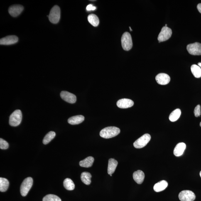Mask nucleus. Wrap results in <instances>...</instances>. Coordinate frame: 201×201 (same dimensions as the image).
<instances>
[{
    "label": "nucleus",
    "instance_id": "obj_19",
    "mask_svg": "<svg viewBox=\"0 0 201 201\" xmlns=\"http://www.w3.org/2000/svg\"><path fill=\"white\" fill-rule=\"evenodd\" d=\"M168 185V182L166 181L162 180L155 185L153 189L156 192H162L167 188Z\"/></svg>",
    "mask_w": 201,
    "mask_h": 201
},
{
    "label": "nucleus",
    "instance_id": "obj_20",
    "mask_svg": "<svg viewBox=\"0 0 201 201\" xmlns=\"http://www.w3.org/2000/svg\"><path fill=\"white\" fill-rule=\"evenodd\" d=\"M94 159L93 157L89 156L83 160L79 163V165L81 167L89 168L92 166L94 163Z\"/></svg>",
    "mask_w": 201,
    "mask_h": 201
},
{
    "label": "nucleus",
    "instance_id": "obj_10",
    "mask_svg": "<svg viewBox=\"0 0 201 201\" xmlns=\"http://www.w3.org/2000/svg\"><path fill=\"white\" fill-rule=\"evenodd\" d=\"M60 95L63 100L69 103H75L77 101V97L75 95L67 92V91H62L60 93Z\"/></svg>",
    "mask_w": 201,
    "mask_h": 201
},
{
    "label": "nucleus",
    "instance_id": "obj_32",
    "mask_svg": "<svg viewBox=\"0 0 201 201\" xmlns=\"http://www.w3.org/2000/svg\"><path fill=\"white\" fill-rule=\"evenodd\" d=\"M197 8L199 11L201 13V3H199L197 6Z\"/></svg>",
    "mask_w": 201,
    "mask_h": 201
},
{
    "label": "nucleus",
    "instance_id": "obj_7",
    "mask_svg": "<svg viewBox=\"0 0 201 201\" xmlns=\"http://www.w3.org/2000/svg\"><path fill=\"white\" fill-rule=\"evenodd\" d=\"M172 34L171 29L167 27H163L158 35V40L159 43L167 41L170 38Z\"/></svg>",
    "mask_w": 201,
    "mask_h": 201
},
{
    "label": "nucleus",
    "instance_id": "obj_2",
    "mask_svg": "<svg viewBox=\"0 0 201 201\" xmlns=\"http://www.w3.org/2000/svg\"><path fill=\"white\" fill-rule=\"evenodd\" d=\"M22 120V114L21 110L17 109L10 116L9 124L13 127L17 126L21 123Z\"/></svg>",
    "mask_w": 201,
    "mask_h": 201
},
{
    "label": "nucleus",
    "instance_id": "obj_35",
    "mask_svg": "<svg viewBox=\"0 0 201 201\" xmlns=\"http://www.w3.org/2000/svg\"><path fill=\"white\" fill-rule=\"evenodd\" d=\"M200 177H201V171L200 172Z\"/></svg>",
    "mask_w": 201,
    "mask_h": 201
},
{
    "label": "nucleus",
    "instance_id": "obj_31",
    "mask_svg": "<svg viewBox=\"0 0 201 201\" xmlns=\"http://www.w3.org/2000/svg\"><path fill=\"white\" fill-rule=\"evenodd\" d=\"M96 9L95 7L93 6L92 5L89 4L87 7V11H91V10H95Z\"/></svg>",
    "mask_w": 201,
    "mask_h": 201
},
{
    "label": "nucleus",
    "instance_id": "obj_25",
    "mask_svg": "<svg viewBox=\"0 0 201 201\" xmlns=\"http://www.w3.org/2000/svg\"><path fill=\"white\" fill-rule=\"evenodd\" d=\"M64 187L68 190H73L75 188V185L72 180L69 178L65 179L63 182Z\"/></svg>",
    "mask_w": 201,
    "mask_h": 201
},
{
    "label": "nucleus",
    "instance_id": "obj_26",
    "mask_svg": "<svg viewBox=\"0 0 201 201\" xmlns=\"http://www.w3.org/2000/svg\"><path fill=\"white\" fill-rule=\"evenodd\" d=\"M191 70L192 74L196 78H200L201 77V69L196 65H193L191 67Z\"/></svg>",
    "mask_w": 201,
    "mask_h": 201
},
{
    "label": "nucleus",
    "instance_id": "obj_30",
    "mask_svg": "<svg viewBox=\"0 0 201 201\" xmlns=\"http://www.w3.org/2000/svg\"><path fill=\"white\" fill-rule=\"evenodd\" d=\"M194 114L196 117H198L201 115V107L200 105L196 106L194 110Z\"/></svg>",
    "mask_w": 201,
    "mask_h": 201
},
{
    "label": "nucleus",
    "instance_id": "obj_21",
    "mask_svg": "<svg viewBox=\"0 0 201 201\" xmlns=\"http://www.w3.org/2000/svg\"><path fill=\"white\" fill-rule=\"evenodd\" d=\"M91 178H92V175L88 172H83L81 175V180L82 182L86 185H90L91 182Z\"/></svg>",
    "mask_w": 201,
    "mask_h": 201
},
{
    "label": "nucleus",
    "instance_id": "obj_27",
    "mask_svg": "<svg viewBox=\"0 0 201 201\" xmlns=\"http://www.w3.org/2000/svg\"><path fill=\"white\" fill-rule=\"evenodd\" d=\"M56 136V133L53 131H50L45 135L43 140L44 144L46 145L50 142L52 140L55 138Z\"/></svg>",
    "mask_w": 201,
    "mask_h": 201
},
{
    "label": "nucleus",
    "instance_id": "obj_23",
    "mask_svg": "<svg viewBox=\"0 0 201 201\" xmlns=\"http://www.w3.org/2000/svg\"><path fill=\"white\" fill-rule=\"evenodd\" d=\"M9 186V182L5 178H0V191L4 192L6 191Z\"/></svg>",
    "mask_w": 201,
    "mask_h": 201
},
{
    "label": "nucleus",
    "instance_id": "obj_37",
    "mask_svg": "<svg viewBox=\"0 0 201 201\" xmlns=\"http://www.w3.org/2000/svg\"><path fill=\"white\" fill-rule=\"evenodd\" d=\"M200 126L201 127V122L200 123Z\"/></svg>",
    "mask_w": 201,
    "mask_h": 201
},
{
    "label": "nucleus",
    "instance_id": "obj_28",
    "mask_svg": "<svg viewBox=\"0 0 201 201\" xmlns=\"http://www.w3.org/2000/svg\"><path fill=\"white\" fill-rule=\"evenodd\" d=\"M43 201H62V200L57 196L50 194L45 196L43 198Z\"/></svg>",
    "mask_w": 201,
    "mask_h": 201
},
{
    "label": "nucleus",
    "instance_id": "obj_1",
    "mask_svg": "<svg viewBox=\"0 0 201 201\" xmlns=\"http://www.w3.org/2000/svg\"><path fill=\"white\" fill-rule=\"evenodd\" d=\"M120 130L116 127H108L101 130L100 136L105 138H109L114 137L119 134Z\"/></svg>",
    "mask_w": 201,
    "mask_h": 201
},
{
    "label": "nucleus",
    "instance_id": "obj_13",
    "mask_svg": "<svg viewBox=\"0 0 201 201\" xmlns=\"http://www.w3.org/2000/svg\"><path fill=\"white\" fill-rule=\"evenodd\" d=\"M18 38L16 35H9L1 38L0 40L1 45H9L14 44L18 42Z\"/></svg>",
    "mask_w": 201,
    "mask_h": 201
},
{
    "label": "nucleus",
    "instance_id": "obj_3",
    "mask_svg": "<svg viewBox=\"0 0 201 201\" xmlns=\"http://www.w3.org/2000/svg\"><path fill=\"white\" fill-rule=\"evenodd\" d=\"M121 45L123 49L129 51L132 48L133 42L131 35L128 32L123 34L121 39Z\"/></svg>",
    "mask_w": 201,
    "mask_h": 201
},
{
    "label": "nucleus",
    "instance_id": "obj_33",
    "mask_svg": "<svg viewBox=\"0 0 201 201\" xmlns=\"http://www.w3.org/2000/svg\"><path fill=\"white\" fill-rule=\"evenodd\" d=\"M198 64L199 66H200L201 67V63H199Z\"/></svg>",
    "mask_w": 201,
    "mask_h": 201
},
{
    "label": "nucleus",
    "instance_id": "obj_18",
    "mask_svg": "<svg viewBox=\"0 0 201 201\" xmlns=\"http://www.w3.org/2000/svg\"><path fill=\"white\" fill-rule=\"evenodd\" d=\"M85 117L82 115H77L72 117L68 120L69 124L71 125H77L80 124L84 120Z\"/></svg>",
    "mask_w": 201,
    "mask_h": 201
},
{
    "label": "nucleus",
    "instance_id": "obj_15",
    "mask_svg": "<svg viewBox=\"0 0 201 201\" xmlns=\"http://www.w3.org/2000/svg\"><path fill=\"white\" fill-rule=\"evenodd\" d=\"M185 143L181 142L178 143L174 150V154L176 156H180L183 154L186 148Z\"/></svg>",
    "mask_w": 201,
    "mask_h": 201
},
{
    "label": "nucleus",
    "instance_id": "obj_16",
    "mask_svg": "<svg viewBox=\"0 0 201 201\" xmlns=\"http://www.w3.org/2000/svg\"><path fill=\"white\" fill-rule=\"evenodd\" d=\"M145 177V174L141 170H138L135 172L133 174V179L139 185L143 183Z\"/></svg>",
    "mask_w": 201,
    "mask_h": 201
},
{
    "label": "nucleus",
    "instance_id": "obj_4",
    "mask_svg": "<svg viewBox=\"0 0 201 201\" xmlns=\"http://www.w3.org/2000/svg\"><path fill=\"white\" fill-rule=\"evenodd\" d=\"M33 185V179L28 177L23 181L20 187V192L23 197L26 196Z\"/></svg>",
    "mask_w": 201,
    "mask_h": 201
},
{
    "label": "nucleus",
    "instance_id": "obj_29",
    "mask_svg": "<svg viewBox=\"0 0 201 201\" xmlns=\"http://www.w3.org/2000/svg\"><path fill=\"white\" fill-rule=\"evenodd\" d=\"M9 147L8 143L2 138H0V148L2 149H6Z\"/></svg>",
    "mask_w": 201,
    "mask_h": 201
},
{
    "label": "nucleus",
    "instance_id": "obj_5",
    "mask_svg": "<svg viewBox=\"0 0 201 201\" xmlns=\"http://www.w3.org/2000/svg\"><path fill=\"white\" fill-rule=\"evenodd\" d=\"M60 18V9L58 6L55 5L52 8L49 15V21L52 23H57L59 21Z\"/></svg>",
    "mask_w": 201,
    "mask_h": 201
},
{
    "label": "nucleus",
    "instance_id": "obj_24",
    "mask_svg": "<svg viewBox=\"0 0 201 201\" xmlns=\"http://www.w3.org/2000/svg\"><path fill=\"white\" fill-rule=\"evenodd\" d=\"M88 20L89 22L94 27H97L99 24V18L96 15L94 14L89 15L88 17Z\"/></svg>",
    "mask_w": 201,
    "mask_h": 201
},
{
    "label": "nucleus",
    "instance_id": "obj_9",
    "mask_svg": "<svg viewBox=\"0 0 201 201\" xmlns=\"http://www.w3.org/2000/svg\"><path fill=\"white\" fill-rule=\"evenodd\" d=\"M187 49L192 55H201V44L197 42L187 45Z\"/></svg>",
    "mask_w": 201,
    "mask_h": 201
},
{
    "label": "nucleus",
    "instance_id": "obj_6",
    "mask_svg": "<svg viewBox=\"0 0 201 201\" xmlns=\"http://www.w3.org/2000/svg\"><path fill=\"white\" fill-rule=\"evenodd\" d=\"M151 139V136L149 134L146 133L141 138H138L133 143V145L135 148L140 149L144 147L149 142Z\"/></svg>",
    "mask_w": 201,
    "mask_h": 201
},
{
    "label": "nucleus",
    "instance_id": "obj_17",
    "mask_svg": "<svg viewBox=\"0 0 201 201\" xmlns=\"http://www.w3.org/2000/svg\"><path fill=\"white\" fill-rule=\"evenodd\" d=\"M118 162L114 159L111 158L109 160L108 167V173L109 175H112L115 171Z\"/></svg>",
    "mask_w": 201,
    "mask_h": 201
},
{
    "label": "nucleus",
    "instance_id": "obj_8",
    "mask_svg": "<svg viewBox=\"0 0 201 201\" xmlns=\"http://www.w3.org/2000/svg\"><path fill=\"white\" fill-rule=\"evenodd\" d=\"M178 197L181 201H194L196 199L195 193L192 191H182L179 194Z\"/></svg>",
    "mask_w": 201,
    "mask_h": 201
},
{
    "label": "nucleus",
    "instance_id": "obj_22",
    "mask_svg": "<svg viewBox=\"0 0 201 201\" xmlns=\"http://www.w3.org/2000/svg\"><path fill=\"white\" fill-rule=\"evenodd\" d=\"M181 111L180 109H175L173 111L169 116V120L172 122H175L179 119L181 115Z\"/></svg>",
    "mask_w": 201,
    "mask_h": 201
},
{
    "label": "nucleus",
    "instance_id": "obj_11",
    "mask_svg": "<svg viewBox=\"0 0 201 201\" xmlns=\"http://www.w3.org/2000/svg\"><path fill=\"white\" fill-rule=\"evenodd\" d=\"M23 10V7L20 5H14L10 7L8 9V12L11 16H18L21 14Z\"/></svg>",
    "mask_w": 201,
    "mask_h": 201
},
{
    "label": "nucleus",
    "instance_id": "obj_38",
    "mask_svg": "<svg viewBox=\"0 0 201 201\" xmlns=\"http://www.w3.org/2000/svg\"><path fill=\"white\" fill-rule=\"evenodd\" d=\"M110 175L111 177L112 176V175Z\"/></svg>",
    "mask_w": 201,
    "mask_h": 201
},
{
    "label": "nucleus",
    "instance_id": "obj_34",
    "mask_svg": "<svg viewBox=\"0 0 201 201\" xmlns=\"http://www.w3.org/2000/svg\"><path fill=\"white\" fill-rule=\"evenodd\" d=\"M129 28H130V30H131V31H132V30H131V27H129Z\"/></svg>",
    "mask_w": 201,
    "mask_h": 201
},
{
    "label": "nucleus",
    "instance_id": "obj_36",
    "mask_svg": "<svg viewBox=\"0 0 201 201\" xmlns=\"http://www.w3.org/2000/svg\"><path fill=\"white\" fill-rule=\"evenodd\" d=\"M167 24H165V27H167Z\"/></svg>",
    "mask_w": 201,
    "mask_h": 201
},
{
    "label": "nucleus",
    "instance_id": "obj_14",
    "mask_svg": "<svg viewBox=\"0 0 201 201\" xmlns=\"http://www.w3.org/2000/svg\"><path fill=\"white\" fill-rule=\"evenodd\" d=\"M134 102L131 99H121L117 103V107L121 109H127L132 107Z\"/></svg>",
    "mask_w": 201,
    "mask_h": 201
},
{
    "label": "nucleus",
    "instance_id": "obj_12",
    "mask_svg": "<svg viewBox=\"0 0 201 201\" xmlns=\"http://www.w3.org/2000/svg\"><path fill=\"white\" fill-rule=\"evenodd\" d=\"M156 80L159 84L161 85H166L169 83L170 77L168 74L164 73L158 74L156 77Z\"/></svg>",
    "mask_w": 201,
    "mask_h": 201
}]
</instances>
